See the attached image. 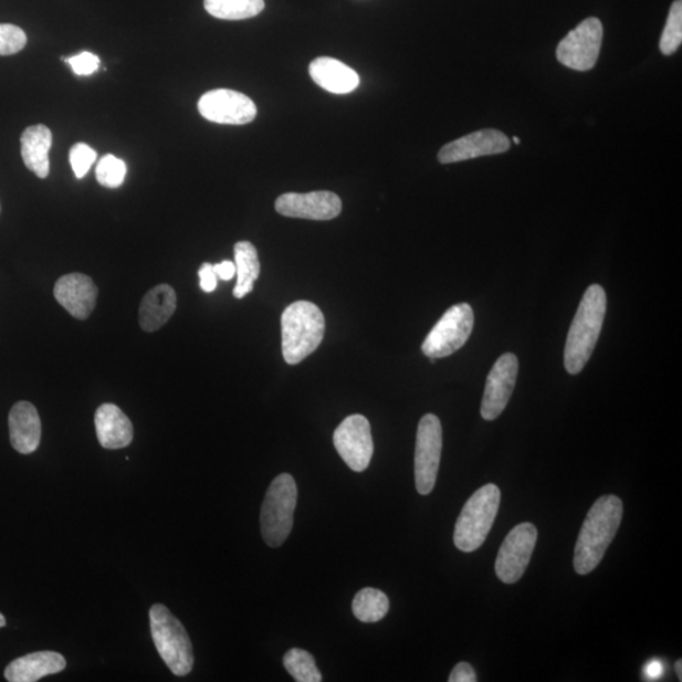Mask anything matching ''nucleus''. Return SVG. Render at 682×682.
<instances>
[{"mask_svg":"<svg viewBox=\"0 0 682 682\" xmlns=\"http://www.w3.org/2000/svg\"><path fill=\"white\" fill-rule=\"evenodd\" d=\"M474 327V313L469 304L450 307L422 344V353L431 359L445 358L463 348Z\"/></svg>","mask_w":682,"mask_h":682,"instance_id":"0eeeda50","label":"nucleus"},{"mask_svg":"<svg viewBox=\"0 0 682 682\" xmlns=\"http://www.w3.org/2000/svg\"><path fill=\"white\" fill-rule=\"evenodd\" d=\"M389 610V600L382 590L365 588L353 600V613L363 623H376L384 619Z\"/></svg>","mask_w":682,"mask_h":682,"instance_id":"393cba45","label":"nucleus"},{"mask_svg":"<svg viewBox=\"0 0 682 682\" xmlns=\"http://www.w3.org/2000/svg\"><path fill=\"white\" fill-rule=\"evenodd\" d=\"M537 543V528L533 524H521L513 528L504 539L497 562L495 574L504 584H515L527 569Z\"/></svg>","mask_w":682,"mask_h":682,"instance_id":"9b49d317","label":"nucleus"},{"mask_svg":"<svg viewBox=\"0 0 682 682\" xmlns=\"http://www.w3.org/2000/svg\"><path fill=\"white\" fill-rule=\"evenodd\" d=\"M218 279L223 281L232 280L237 274L235 263L232 261H223L218 264H212Z\"/></svg>","mask_w":682,"mask_h":682,"instance_id":"72a5a7b5","label":"nucleus"},{"mask_svg":"<svg viewBox=\"0 0 682 682\" xmlns=\"http://www.w3.org/2000/svg\"><path fill=\"white\" fill-rule=\"evenodd\" d=\"M681 668H682V661H681V660H679V661L676 662V672H678V675H679V678H680V681H682V669H681Z\"/></svg>","mask_w":682,"mask_h":682,"instance_id":"c9c22d12","label":"nucleus"},{"mask_svg":"<svg viewBox=\"0 0 682 682\" xmlns=\"http://www.w3.org/2000/svg\"><path fill=\"white\" fill-rule=\"evenodd\" d=\"M176 292L170 285H158L149 290L139 307L141 329L147 333L161 329L176 312Z\"/></svg>","mask_w":682,"mask_h":682,"instance_id":"412c9836","label":"nucleus"},{"mask_svg":"<svg viewBox=\"0 0 682 682\" xmlns=\"http://www.w3.org/2000/svg\"><path fill=\"white\" fill-rule=\"evenodd\" d=\"M281 325L283 358L290 366L312 356L324 339V314L308 301L291 304L282 314Z\"/></svg>","mask_w":682,"mask_h":682,"instance_id":"7ed1b4c3","label":"nucleus"},{"mask_svg":"<svg viewBox=\"0 0 682 682\" xmlns=\"http://www.w3.org/2000/svg\"><path fill=\"white\" fill-rule=\"evenodd\" d=\"M53 295L71 316L86 321L96 306L97 287L86 274L70 273L56 282Z\"/></svg>","mask_w":682,"mask_h":682,"instance_id":"dca6fc26","label":"nucleus"},{"mask_svg":"<svg viewBox=\"0 0 682 682\" xmlns=\"http://www.w3.org/2000/svg\"><path fill=\"white\" fill-rule=\"evenodd\" d=\"M441 453V422L436 415H424L419 423L415 450L416 489L421 495H428L436 489Z\"/></svg>","mask_w":682,"mask_h":682,"instance_id":"6e6552de","label":"nucleus"},{"mask_svg":"<svg viewBox=\"0 0 682 682\" xmlns=\"http://www.w3.org/2000/svg\"><path fill=\"white\" fill-rule=\"evenodd\" d=\"M71 69L78 76H87L95 73L99 67L101 60L92 52H83L77 56H73L67 60Z\"/></svg>","mask_w":682,"mask_h":682,"instance_id":"7c9ffc66","label":"nucleus"},{"mask_svg":"<svg viewBox=\"0 0 682 682\" xmlns=\"http://www.w3.org/2000/svg\"><path fill=\"white\" fill-rule=\"evenodd\" d=\"M513 140H515V144H517V145H520V144H521V140H520V138H517V137L513 138Z\"/></svg>","mask_w":682,"mask_h":682,"instance_id":"4c0bfd02","label":"nucleus"},{"mask_svg":"<svg viewBox=\"0 0 682 682\" xmlns=\"http://www.w3.org/2000/svg\"><path fill=\"white\" fill-rule=\"evenodd\" d=\"M198 108L203 118L229 126H244L256 117V106L251 97L229 88L203 94Z\"/></svg>","mask_w":682,"mask_h":682,"instance_id":"f8f14e48","label":"nucleus"},{"mask_svg":"<svg viewBox=\"0 0 682 682\" xmlns=\"http://www.w3.org/2000/svg\"><path fill=\"white\" fill-rule=\"evenodd\" d=\"M27 44V35L20 27L0 24V56L14 55Z\"/></svg>","mask_w":682,"mask_h":682,"instance_id":"c85d7f7f","label":"nucleus"},{"mask_svg":"<svg viewBox=\"0 0 682 682\" xmlns=\"http://www.w3.org/2000/svg\"><path fill=\"white\" fill-rule=\"evenodd\" d=\"M314 82L333 94H349L359 86V75L352 67L332 57H318L309 64Z\"/></svg>","mask_w":682,"mask_h":682,"instance_id":"aec40b11","label":"nucleus"},{"mask_svg":"<svg viewBox=\"0 0 682 682\" xmlns=\"http://www.w3.org/2000/svg\"><path fill=\"white\" fill-rule=\"evenodd\" d=\"M96 180L104 188L117 189L127 175V165L113 155L104 156L96 166Z\"/></svg>","mask_w":682,"mask_h":682,"instance_id":"cd10ccee","label":"nucleus"},{"mask_svg":"<svg viewBox=\"0 0 682 682\" xmlns=\"http://www.w3.org/2000/svg\"><path fill=\"white\" fill-rule=\"evenodd\" d=\"M623 517V502L617 495H604L590 508L584 521L574 553V569L590 574L604 560Z\"/></svg>","mask_w":682,"mask_h":682,"instance_id":"f257e3e1","label":"nucleus"},{"mask_svg":"<svg viewBox=\"0 0 682 682\" xmlns=\"http://www.w3.org/2000/svg\"><path fill=\"white\" fill-rule=\"evenodd\" d=\"M51 146L52 133L43 124L29 127L22 133L21 154L23 162L40 179H46L50 174L49 153Z\"/></svg>","mask_w":682,"mask_h":682,"instance_id":"4be33fe9","label":"nucleus"},{"mask_svg":"<svg viewBox=\"0 0 682 682\" xmlns=\"http://www.w3.org/2000/svg\"><path fill=\"white\" fill-rule=\"evenodd\" d=\"M336 451L353 472H365L374 457L370 423L361 415H352L334 432Z\"/></svg>","mask_w":682,"mask_h":682,"instance_id":"9d476101","label":"nucleus"},{"mask_svg":"<svg viewBox=\"0 0 682 682\" xmlns=\"http://www.w3.org/2000/svg\"><path fill=\"white\" fill-rule=\"evenodd\" d=\"M149 625L156 649L167 668L176 676L189 675L195 658L183 625L164 605H155L149 609Z\"/></svg>","mask_w":682,"mask_h":682,"instance_id":"39448f33","label":"nucleus"},{"mask_svg":"<svg viewBox=\"0 0 682 682\" xmlns=\"http://www.w3.org/2000/svg\"><path fill=\"white\" fill-rule=\"evenodd\" d=\"M518 376V359L515 354L507 353L494 363L489 378H486L484 396L481 407L482 418L485 421L499 419L506 409Z\"/></svg>","mask_w":682,"mask_h":682,"instance_id":"ddd939ff","label":"nucleus"},{"mask_svg":"<svg viewBox=\"0 0 682 682\" xmlns=\"http://www.w3.org/2000/svg\"><path fill=\"white\" fill-rule=\"evenodd\" d=\"M283 665L297 682L323 681L322 672L318 671L313 654L305 650L291 649L283 658Z\"/></svg>","mask_w":682,"mask_h":682,"instance_id":"a878e982","label":"nucleus"},{"mask_svg":"<svg viewBox=\"0 0 682 682\" xmlns=\"http://www.w3.org/2000/svg\"><path fill=\"white\" fill-rule=\"evenodd\" d=\"M682 42V0L671 6L665 30L660 41V50L665 56L675 53Z\"/></svg>","mask_w":682,"mask_h":682,"instance_id":"bb28decb","label":"nucleus"},{"mask_svg":"<svg viewBox=\"0 0 682 682\" xmlns=\"http://www.w3.org/2000/svg\"><path fill=\"white\" fill-rule=\"evenodd\" d=\"M203 7L219 20L242 21L262 13L264 0H203Z\"/></svg>","mask_w":682,"mask_h":682,"instance_id":"b1692460","label":"nucleus"},{"mask_svg":"<svg viewBox=\"0 0 682 682\" xmlns=\"http://www.w3.org/2000/svg\"><path fill=\"white\" fill-rule=\"evenodd\" d=\"M274 207L283 217L325 221L340 216L343 202L332 191L288 192L281 195Z\"/></svg>","mask_w":682,"mask_h":682,"instance_id":"4468645a","label":"nucleus"},{"mask_svg":"<svg viewBox=\"0 0 682 682\" xmlns=\"http://www.w3.org/2000/svg\"><path fill=\"white\" fill-rule=\"evenodd\" d=\"M200 287L207 294L214 292L218 286V276L210 263H203L199 270Z\"/></svg>","mask_w":682,"mask_h":682,"instance_id":"2f4dec72","label":"nucleus"},{"mask_svg":"<svg viewBox=\"0 0 682 682\" xmlns=\"http://www.w3.org/2000/svg\"><path fill=\"white\" fill-rule=\"evenodd\" d=\"M6 623H7V622H6V618H4V616H3L2 613H0V628L4 627V626H6Z\"/></svg>","mask_w":682,"mask_h":682,"instance_id":"e433bc0d","label":"nucleus"},{"mask_svg":"<svg viewBox=\"0 0 682 682\" xmlns=\"http://www.w3.org/2000/svg\"><path fill=\"white\" fill-rule=\"evenodd\" d=\"M662 665L660 661H651L648 667H646V675L649 676L650 680H657L662 674Z\"/></svg>","mask_w":682,"mask_h":682,"instance_id":"f704fd0d","label":"nucleus"},{"mask_svg":"<svg viewBox=\"0 0 682 682\" xmlns=\"http://www.w3.org/2000/svg\"><path fill=\"white\" fill-rule=\"evenodd\" d=\"M66 669V659L55 651L25 654L9 663L4 676L9 682H35Z\"/></svg>","mask_w":682,"mask_h":682,"instance_id":"a211bd4d","label":"nucleus"},{"mask_svg":"<svg viewBox=\"0 0 682 682\" xmlns=\"http://www.w3.org/2000/svg\"><path fill=\"white\" fill-rule=\"evenodd\" d=\"M511 141L504 133L483 129L459 138L440 149L439 162L442 165L468 161L483 156L507 153Z\"/></svg>","mask_w":682,"mask_h":682,"instance_id":"2eb2a0df","label":"nucleus"},{"mask_svg":"<svg viewBox=\"0 0 682 682\" xmlns=\"http://www.w3.org/2000/svg\"><path fill=\"white\" fill-rule=\"evenodd\" d=\"M297 504V485L294 476L283 473L269 486L261 511V533L264 543L280 547L294 527Z\"/></svg>","mask_w":682,"mask_h":682,"instance_id":"423d86ee","label":"nucleus"},{"mask_svg":"<svg viewBox=\"0 0 682 682\" xmlns=\"http://www.w3.org/2000/svg\"><path fill=\"white\" fill-rule=\"evenodd\" d=\"M9 437L18 453L29 455L39 449L42 424L35 407L25 401L15 403L9 412Z\"/></svg>","mask_w":682,"mask_h":682,"instance_id":"f3484780","label":"nucleus"},{"mask_svg":"<svg viewBox=\"0 0 682 682\" xmlns=\"http://www.w3.org/2000/svg\"><path fill=\"white\" fill-rule=\"evenodd\" d=\"M607 313V295L604 287L591 285L580 301L568 339L565 345V368L570 375H579L587 366L597 347Z\"/></svg>","mask_w":682,"mask_h":682,"instance_id":"f03ea898","label":"nucleus"},{"mask_svg":"<svg viewBox=\"0 0 682 682\" xmlns=\"http://www.w3.org/2000/svg\"><path fill=\"white\" fill-rule=\"evenodd\" d=\"M97 440L104 449L115 450L130 445L133 424L118 406L104 403L95 412Z\"/></svg>","mask_w":682,"mask_h":682,"instance_id":"6ab92c4d","label":"nucleus"},{"mask_svg":"<svg viewBox=\"0 0 682 682\" xmlns=\"http://www.w3.org/2000/svg\"><path fill=\"white\" fill-rule=\"evenodd\" d=\"M501 504V491L495 484L478 490L460 513L454 531V544L460 552L478 550L489 537Z\"/></svg>","mask_w":682,"mask_h":682,"instance_id":"20e7f679","label":"nucleus"},{"mask_svg":"<svg viewBox=\"0 0 682 682\" xmlns=\"http://www.w3.org/2000/svg\"><path fill=\"white\" fill-rule=\"evenodd\" d=\"M234 259L238 279L233 295L235 298H243L251 294L254 282L260 277L259 252L251 242H238L234 245Z\"/></svg>","mask_w":682,"mask_h":682,"instance_id":"5701e85b","label":"nucleus"},{"mask_svg":"<svg viewBox=\"0 0 682 682\" xmlns=\"http://www.w3.org/2000/svg\"><path fill=\"white\" fill-rule=\"evenodd\" d=\"M604 42V24L596 17L583 21L559 43L556 57L566 67L589 71L596 66Z\"/></svg>","mask_w":682,"mask_h":682,"instance_id":"1a4fd4ad","label":"nucleus"},{"mask_svg":"<svg viewBox=\"0 0 682 682\" xmlns=\"http://www.w3.org/2000/svg\"><path fill=\"white\" fill-rule=\"evenodd\" d=\"M0 210H2V208H0Z\"/></svg>","mask_w":682,"mask_h":682,"instance_id":"58836bf2","label":"nucleus"},{"mask_svg":"<svg viewBox=\"0 0 682 682\" xmlns=\"http://www.w3.org/2000/svg\"><path fill=\"white\" fill-rule=\"evenodd\" d=\"M476 675L471 663L460 662L451 671L449 682H476Z\"/></svg>","mask_w":682,"mask_h":682,"instance_id":"473e14b6","label":"nucleus"},{"mask_svg":"<svg viewBox=\"0 0 682 682\" xmlns=\"http://www.w3.org/2000/svg\"><path fill=\"white\" fill-rule=\"evenodd\" d=\"M96 150L85 144H76L70 150V164L77 179L83 177L91 170L96 161Z\"/></svg>","mask_w":682,"mask_h":682,"instance_id":"c756f323","label":"nucleus"}]
</instances>
